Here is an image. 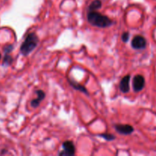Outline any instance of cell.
I'll list each match as a JSON object with an SVG mask.
<instances>
[{"label": "cell", "instance_id": "obj_1", "mask_svg": "<svg viewBox=\"0 0 156 156\" xmlns=\"http://www.w3.org/2000/svg\"><path fill=\"white\" fill-rule=\"evenodd\" d=\"M87 19L91 24L95 27L105 28L113 24V21L105 15H102L97 11H88L87 14Z\"/></svg>", "mask_w": 156, "mask_h": 156}, {"label": "cell", "instance_id": "obj_2", "mask_svg": "<svg viewBox=\"0 0 156 156\" xmlns=\"http://www.w3.org/2000/svg\"><path fill=\"white\" fill-rule=\"evenodd\" d=\"M38 42H39V39L36 34H28L20 47V52L21 53V54L24 56H27L30 54L36 48Z\"/></svg>", "mask_w": 156, "mask_h": 156}, {"label": "cell", "instance_id": "obj_3", "mask_svg": "<svg viewBox=\"0 0 156 156\" xmlns=\"http://www.w3.org/2000/svg\"><path fill=\"white\" fill-rule=\"evenodd\" d=\"M146 85V80L144 76L142 75H136L133 79V88L135 92L141 91Z\"/></svg>", "mask_w": 156, "mask_h": 156}, {"label": "cell", "instance_id": "obj_4", "mask_svg": "<svg viewBox=\"0 0 156 156\" xmlns=\"http://www.w3.org/2000/svg\"><path fill=\"white\" fill-rule=\"evenodd\" d=\"M147 41L146 38L141 35H136L134 37L131 42V46L135 50H143L146 47Z\"/></svg>", "mask_w": 156, "mask_h": 156}, {"label": "cell", "instance_id": "obj_5", "mask_svg": "<svg viewBox=\"0 0 156 156\" xmlns=\"http://www.w3.org/2000/svg\"><path fill=\"white\" fill-rule=\"evenodd\" d=\"M62 149L63 150L59 153V155L71 156L74 155L76 153V148L72 141H66L62 143Z\"/></svg>", "mask_w": 156, "mask_h": 156}, {"label": "cell", "instance_id": "obj_6", "mask_svg": "<svg viewBox=\"0 0 156 156\" xmlns=\"http://www.w3.org/2000/svg\"><path fill=\"white\" fill-rule=\"evenodd\" d=\"M114 128L118 133L122 135H130L134 131V128L129 124H116Z\"/></svg>", "mask_w": 156, "mask_h": 156}, {"label": "cell", "instance_id": "obj_7", "mask_svg": "<svg viewBox=\"0 0 156 156\" xmlns=\"http://www.w3.org/2000/svg\"><path fill=\"white\" fill-rule=\"evenodd\" d=\"M35 93L37 94V98L33 99V100L31 101V102H30V106H31L32 108H37L40 105V104H41V102L46 97L45 92H44V91H42V90H36V91H35Z\"/></svg>", "mask_w": 156, "mask_h": 156}, {"label": "cell", "instance_id": "obj_8", "mask_svg": "<svg viewBox=\"0 0 156 156\" xmlns=\"http://www.w3.org/2000/svg\"><path fill=\"white\" fill-rule=\"evenodd\" d=\"M129 82H130V76L126 75L120 80V90L123 93H127L129 91Z\"/></svg>", "mask_w": 156, "mask_h": 156}, {"label": "cell", "instance_id": "obj_9", "mask_svg": "<svg viewBox=\"0 0 156 156\" xmlns=\"http://www.w3.org/2000/svg\"><path fill=\"white\" fill-rule=\"evenodd\" d=\"M69 82L70 85H71L73 88H74L76 90H78V91H80L82 92L85 93V94H88V91H87L86 88H85L84 85H81V84L78 83V82H74L73 80H71V79H69Z\"/></svg>", "mask_w": 156, "mask_h": 156}, {"label": "cell", "instance_id": "obj_10", "mask_svg": "<svg viewBox=\"0 0 156 156\" xmlns=\"http://www.w3.org/2000/svg\"><path fill=\"white\" fill-rule=\"evenodd\" d=\"M102 5V3L101 0H94L90 4L88 7V11H96L98 9H101Z\"/></svg>", "mask_w": 156, "mask_h": 156}, {"label": "cell", "instance_id": "obj_11", "mask_svg": "<svg viewBox=\"0 0 156 156\" xmlns=\"http://www.w3.org/2000/svg\"><path fill=\"white\" fill-rule=\"evenodd\" d=\"M99 136L105 139V140H107V141H112V140H115V136H114L113 134H111V133H102V134H100Z\"/></svg>", "mask_w": 156, "mask_h": 156}, {"label": "cell", "instance_id": "obj_12", "mask_svg": "<svg viewBox=\"0 0 156 156\" xmlns=\"http://www.w3.org/2000/svg\"><path fill=\"white\" fill-rule=\"evenodd\" d=\"M9 54V53H5V58H4V61H3V64H4V65H7V66L10 65V64H12V61H13L12 56Z\"/></svg>", "mask_w": 156, "mask_h": 156}, {"label": "cell", "instance_id": "obj_13", "mask_svg": "<svg viewBox=\"0 0 156 156\" xmlns=\"http://www.w3.org/2000/svg\"><path fill=\"white\" fill-rule=\"evenodd\" d=\"M121 39L122 41H123L124 43H126L129 39V32H124V33L122 34L121 36Z\"/></svg>", "mask_w": 156, "mask_h": 156}, {"label": "cell", "instance_id": "obj_14", "mask_svg": "<svg viewBox=\"0 0 156 156\" xmlns=\"http://www.w3.org/2000/svg\"><path fill=\"white\" fill-rule=\"evenodd\" d=\"M12 50H13V46L10 45V46H8V47H6L4 49V51L5 53H10L11 52H12Z\"/></svg>", "mask_w": 156, "mask_h": 156}, {"label": "cell", "instance_id": "obj_15", "mask_svg": "<svg viewBox=\"0 0 156 156\" xmlns=\"http://www.w3.org/2000/svg\"><path fill=\"white\" fill-rule=\"evenodd\" d=\"M0 59H1V53H0Z\"/></svg>", "mask_w": 156, "mask_h": 156}]
</instances>
